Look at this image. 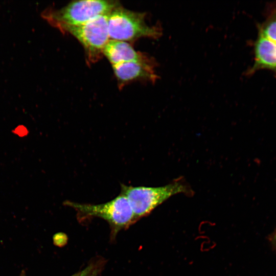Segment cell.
<instances>
[{"instance_id":"cell-1","label":"cell","mask_w":276,"mask_h":276,"mask_svg":"<svg viewBox=\"0 0 276 276\" xmlns=\"http://www.w3.org/2000/svg\"><path fill=\"white\" fill-rule=\"evenodd\" d=\"M121 193L127 198L135 221L149 214L156 207L173 195H191V188L180 178L168 185L156 187H133L121 185Z\"/></svg>"},{"instance_id":"cell-2","label":"cell","mask_w":276,"mask_h":276,"mask_svg":"<svg viewBox=\"0 0 276 276\" xmlns=\"http://www.w3.org/2000/svg\"><path fill=\"white\" fill-rule=\"evenodd\" d=\"M120 6L118 1L82 0L73 1L64 7L44 13L50 24L60 29L85 24L101 15L108 14Z\"/></svg>"},{"instance_id":"cell-3","label":"cell","mask_w":276,"mask_h":276,"mask_svg":"<svg viewBox=\"0 0 276 276\" xmlns=\"http://www.w3.org/2000/svg\"><path fill=\"white\" fill-rule=\"evenodd\" d=\"M64 204L74 209L81 218L99 217L110 225L113 237L121 229L135 222L134 215L126 197L122 193L107 202L98 204L80 203L65 201Z\"/></svg>"},{"instance_id":"cell-4","label":"cell","mask_w":276,"mask_h":276,"mask_svg":"<svg viewBox=\"0 0 276 276\" xmlns=\"http://www.w3.org/2000/svg\"><path fill=\"white\" fill-rule=\"evenodd\" d=\"M145 17V13L130 11L120 6L116 7L107 16L109 38L126 42L142 37H160L161 28L148 25Z\"/></svg>"},{"instance_id":"cell-5","label":"cell","mask_w":276,"mask_h":276,"mask_svg":"<svg viewBox=\"0 0 276 276\" xmlns=\"http://www.w3.org/2000/svg\"><path fill=\"white\" fill-rule=\"evenodd\" d=\"M107 16L108 14L101 15L83 25L66 27L62 30L69 33L80 42L90 62L98 60L109 40Z\"/></svg>"},{"instance_id":"cell-6","label":"cell","mask_w":276,"mask_h":276,"mask_svg":"<svg viewBox=\"0 0 276 276\" xmlns=\"http://www.w3.org/2000/svg\"><path fill=\"white\" fill-rule=\"evenodd\" d=\"M155 64L150 58L112 65L114 75L120 86L137 80L155 82L158 76L154 70Z\"/></svg>"},{"instance_id":"cell-7","label":"cell","mask_w":276,"mask_h":276,"mask_svg":"<svg viewBox=\"0 0 276 276\" xmlns=\"http://www.w3.org/2000/svg\"><path fill=\"white\" fill-rule=\"evenodd\" d=\"M254 63L246 71V75L250 76L260 70H268L276 77V44L258 34L252 44Z\"/></svg>"},{"instance_id":"cell-8","label":"cell","mask_w":276,"mask_h":276,"mask_svg":"<svg viewBox=\"0 0 276 276\" xmlns=\"http://www.w3.org/2000/svg\"><path fill=\"white\" fill-rule=\"evenodd\" d=\"M103 54L112 66L129 61L142 60L148 57L136 51L128 42L116 40L108 41L103 49Z\"/></svg>"},{"instance_id":"cell-9","label":"cell","mask_w":276,"mask_h":276,"mask_svg":"<svg viewBox=\"0 0 276 276\" xmlns=\"http://www.w3.org/2000/svg\"><path fill=\"white\" fill-rule=\"evenodd\" d=\"M257 29L258 34L276 44V2L267 6L265 19L257 25Z\"/></svg>"},{"instance_id":"cell-10","label":"cell","mask_w":276,"mask_h":276,"mask_svg":"<svg viewBox=\"0 0 276 276\" xmlns=\"http://www.w3.org/2000/svg\"><path fill=\"white\" fill-rule=\"evenodd\" d=\"M96 268L94 264H90L83 270L73 274L71 276H87L90 274Z\"/></svg>"},{"instance_id":"cell-11","label":"cell","mask_w":276,"mask_h":276,"mask_svg":"<svg viewBox=\"0 0 276 276\" xmlns=\"http://www.w3.org/2000/svg\"><path fill=\"white\" fill-rule=\"evenodd\" d=\"M98 270H99L97 268H96L90 274H89L87 276H96L98 273Z\"/></svg>"},{"instance_id":"cell-12","label":"cell","mask_w":276,"mask_h":276,"mask_svg":"<svg viewBox=\"0 0 276 276\" xmlns=\"http://www.w3.org/2000/svg\"><path fill=\"white\" fill-rule=\"evenodd\" d=\"M275 238H276V234H275Z\"/></svg>"}]
</instances>
